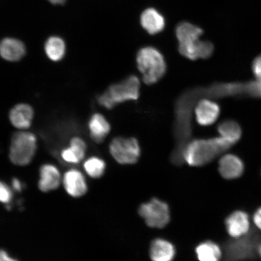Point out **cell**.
Wrapping results in <instances>:
<instances>
[{"label": "cell", "mask_w": 261, "mask_h": 261, "mask_svg": "<svg viewBox=\"0 0 261 261\" xmlns=\"http://www.w3.org/2000/svg\"><path fill=\"white\" fill-rule=\"evenodd\" d=\"M233 145L221 137L195 139L188 142L182 151L184 162L191 166H203L226 152Z\"/></svg>", "instance_id": "1"}, {"label": "cell", "mask_w": 261, "mask_h": 261, "mask_svg": "<svg viewBox=\"0 0 261 261\" xmlns=\"http://www.w3.org/2000/svg\"><path fill=\"white\" fill-rule=\"evenodd\" d=\"M45 54L50 60L60 61L63 59L66 50L64 41L57 36H53L47 39L44 45Z\"/></svg>", "instance_id": "22"}, {"label": "cell", "mask_w": 261, "mask_h": 261, "mask_svg": "<svg viewBox=\"0 0 261 261\" xmlns=\"http://www.w3.org/2000/svg\"><path fill=\"white\" fill-rule=\"evenodd\" d=\"M61 156L65 162L68 163L77 164V163L80 162L79 159L77 158V156L74 154L70 147L65 148L62 151Z\"/></svg>", "instance_id": "26"}, {"label": "cell", "mask_w": 261, "mask_h": 261, "mask_svg": "<svg viewBox=\"0 0 261 261\" xmlns=\"http://www.w3.org/2000/svg\"><path fill=\"white\" fill-rule=\"evenodd\" d=\"M140 82L138 77L130 75L119 83L114 84L97 98L98 103L112 110L117 104L138 99Z\"/></svg>", "instance_id": "2"}, {"label": "cell", "mask_w": 261, "mask_h": 261, "mask_svg": "<svg viewBox=\"0 0 261 261\" xmlns=\"http://www.w3.org/2000/svg\"><path fill=\"white\" fill-rule=\"evenodd\" d=\"M253 221L256 226L261 230V207L258 208L254 213L253 216Z\"/></svg>", "instance_id": "28"}, {"label": "cell", "mask_w": 261, "mask_h": 261, "mask_svg": "<svg viewBox=\"0 0 261 261\" xmlns=\"http://www.w3.org/2000/svg\"><path fill=\"white\" fill-rule=\"evenodd\" d=\"M136 62L143 83L149 86L158 83L166 73L167 67L164 57L154 47L140 49L137 54Z\"/></svg>", "instance_id": "3"}, {"label": "cell", "mask_w": 261, "mask_h": 261, "mask_svg": "<svg viewBox=\"0 0 261 261\" xmlns=\"http://www.w3.org/2000/svg\"><path fill=\"white\" fill-rule=\"evenodd\" d=\"M51 4L55 5H63L67 0H48Z\"/></svg>", "instance_id": "31"}, {"label": "cell", "mask_w": 261, "mask_h": 261, "mask_svg": "<svg viewBox=\"0 0 261 261\" xmlns=\"http://www.w3.org/2000/svg\"><path fill=\"white\" fill-rule=\"evenodd\" d=\"M175 254L174 246L161 238L153 241L150 247V257L152 261H172Z\"/></svg>", "instance_id": "18"}, {"label": "cell", "mask_w": 261, "mask_h": 261, "mask_svg": "<svg viewBox=\"0 0 261 261\" xmlns=\"http://www.w3.org/2000/svg\"><path fill=\"white\" fill-rule=\"evenodd\" d=\"M63 184L65 191L71 197L78 198L86 194L87 185L84 176L76 169H71L64 174Z\"/></svg>", "instance_id": "11"}, {"label": "cell", "mask_w": 261, "mask_h": 261, "mask_svg": "<svg viewBox=\"0 0 261 261\" xmlns=\"http://www.w3.org/2000/svg\"><path fill=\"white\" fill-rule=\"evenodd\" d=\"M61 174L56 166L50 164L42 166L38 187L42 192L55 190L61 184Z\"/></svg>", "instance_id": "15"}, {"label": "cell", "mask_w": 261, "mask_h": 261, "mask_svg": "<svg viewBox=\"0 0 261 261\" xmlns=\"http://www.w3.org/2000/svg\"><path fill=\"white\" fill-rule=\"evenodd\" d=\"M236 239V241H230L226 245L225 253L228 261H236L253 256L254 251L257 250L259 246L257 244L256 237L250 236Z\"/></svg>", "instance_id": "7"}, {"label": "cell", "mask_w": 261, "mask_h": 261, "mask_svg": "<svg viewBox=\"0 0 261 261\" xmlns=\"http://www.w3.org/2000/svg\"><path fill=\"white\" fill-rule=\"evenodd\" d=\"M25 45L18 39L6 38L0 41V56L6 61H18L25 56Z\"/></svg>", "instance_id": "14"}, {"label": "cell", "mask_w": 261, "mask_h": 261, "mask_svg": "<svg viewBox=\"0 0 261 261\" xmlns=\"http://www.w3.org/2000/svg\"><path fill=\"white\" fill-rule=\"evenodd\" d=\"M13 189L16 192H21L22 190V184L20 181L17 178H14L12 180Z\"/></svg>", "instance_id": "29"}, {"label": "cell", "mask_w": 261, "mask_h": 261, "mask_svg": "<svg viewBox=\"0 0 261 261\" xmlns=\"http://www.w3.org/2000/svg\"><path fill=\"white\" fill-rule=\"evenodd\" d=\"M37 139L32 133L21 130L12 136L10 146L9 158L15 165H28L34 159L37 151Z\"/></svg>", "instance_id": "4"}, {"label": "cell", "mask_w": 261, "mask_h": 261, "mask_svg": "<svg viewBox=\"0 0 261 261\" xmlns=\"http://www.w3.org/2000/svg\"><path fill=\"white\" fill-rule=\"evenodd\" d=\"M220 112L217 103L207 99H201L195 108L196 120L201 126H210L217 121Z\"/></svg>", "instance_id": "8"}, {"label": "cell", "mask_w": 261, "mask_h": 261, "mask_svg": "<svg viewBox=\"0 0 261 261\" xmlns=\"http://www.w3.org/2000/svg\"><path fill=\"white\" fill-rule=\"evenodd\" d=\"M70 148L81 162L86 155L87 146L84 140L78 137H74L70 140Z\"/></svg>", "instance_id": "24"}, {"label": "cell", "mask_w": 261, "mask_h": 261, "mask_svg": "<svg viewBox=\"0 0 261 261\" xmlns=\"http://www.w3.org/2000/svg\"><path fill=\"white\" fill-rule=\"evenodd\" d=\"M12 198V192L7 185L0 181V202L9 203Z\"/></svg>", "instance_id": "25"}, {"label": "cell", "mask_w": 261, "mask_h": 261, "mask_svg": "<svg viewBox=\"0 0 261 261\" xmlns=\"http://www.w3.org/2000/svg\"><path fill=\"white\" fill-rule=\"evenodd\" d=\"M109 149L113 158L120 164H135L140 158V147L136 138L117 137L111 142Z\"/></svg>", "instance_id": "5"}, {"label": "cell", "mask_w": 261, "mask_h": 261, "mask_svg": "<svg viewBox=\"0 0 261 261\" xmlns=\"http://www.w3.org/2000/svg\"><path fill=\"white\" fill-rule=\"evenodd\" d=\"M230 236L239 238L246 236L250 230L249 217L246 212L237 211L228 216L225 222Z\"/></svg>", "instance_id": "10"}, {"label": "cell", "mask_w": 261, "mask_h": 261, "mask_svg": "<svg viewBox=\"0 0 261 261\" xmlns=\"http://www.w3.org/2000/svg\"><path fill=\"white\" fill-rule=\"evenodd\" d=\"M140 23L149 34L155 35L164 29L165 19L156 9L149 8L143 11L140 16Z\"/></svg>", "instance_id": "16"}, {"label": "cell", "mask_w": 261, "mask_h": 261, "mask_svg": "<svg viewBox=\"0 0 261 261\" xmlns=\"http://www.w3.org/2000/svg\"><path fill=\"white\" fill-rule=\"evenodd\" d=\"M203 33L201 28L188 22L179 24L175 31L178 44H187L197 41L200 39Z\"/></svg>", "instance_id": "20"}, {"label": "cell", "mask_w": 261, "mask_h": 261, "mask_svg": "<svg viewBox=\"0 0 261 261\" xmlns=\"http://www.w3.org/2000/svg\"><path fill=\"white\" fill-rule=\"evenodd\" d=\"M218 170L222 177L225 179H236L240 177L243 174L244 163L237 155L226 154L220 160Z\"/></svg>", "instance_id": "12"}, {"label": "cell", "mask_w": 261, "mask_h": 261, "mask_svg": "<svg viewBox=\"0 0 261 261\" xmlns=\"http://www.w3.org/2000/svg\"><path fill=\"white\" fill-rule=\"evenodd\" d=\"M252 67L256 81L261 83V54L253 61Z\"/></svg>", "instance_id": "27"}, {"label": "cell", "mask_w": 261, "mask_h": 261, "mask_svg": "<svg viewBox=\"0 0 261 261\" xmlns=\"http://www.w3.org/2000/svg\"><path fill=\"white\" fill-rule=\"evenodd\" d=\"M0 261H18L12 258L4 250H0Z\"/></svg>", "instance_id": "30"}, {"label": "cell", "mask_w": 261, "mask_h": 261, "mask_svg": "<svg viewBox=\"0 0 261 261\" xmlns=\"http://www.w3.org/2000/svg\"><path fill=\"white\" fill-rule=\"evenodd\" d=\"M85 171L90 177L98 178L102 177L106 168L105 162L97 156H92L84 164Z\"/></svg>", "instance_id": "23"}, {"label": "cell", "mask_w": 261, "mask_h": 261, "mask_svg": "<svg viewBox=\"0 0 261 261\" xmlns=\"http://www.w3.org/2000/svg\"><path fill=\"white\" fill-rule=\"evenodd\" d=\"M34 111L27 103H19L12 108L9 113V120L16 128L24 130L31 126Z\"/></svg>", "instance_id": "13"}, {"label": "cell", "mask_w": 261, "mask_h": 261, "mask_svg": "<svg viewBox=\"0 0 261 261\" xmlns=\"http://www.w3.org/2000/svg\"><path fill=\"white\" fill-rule=\"evenodd\" d=\"M139 213L150 227L163 228L170 221L168 205L158 198L140 205Z\"/></svg>", "instance_id": "6"}, {"label": "cell", "mask_w": 261, "mask_h": 261, "mask_svg": "<svg viewBox=\"0 0 261 261\" xmlns=\"http://www.w3.org/2000/svg\"><path fill=\"white\" fill-rule=\"evenodd\" d=\"M90 137L94 142L100 143L104 141L111 130L109 121L102 114H94L89 120Z\"/></svg>", "instance_id": "17"}, {"label": "cell", "mask_w": 261, "mask_h": 261, "mask_svg": "<svg viewBox=\"0 0 261 261\" xmlns=\"http://www.w3.org/2000/svg\"><path fill=\"white\" fill-rule=\"evenodd\" d=\"M257 253L259 254L261 257V243L259 244L258 247H257Z\"/></svg>", "instance_id": "32"}, {"label": "cell", "mask_w": 261, "mask_h": 261, "mask_svg": "<svg viewBox=\"0 0 261 261\" xmlns=\"http://www.w3.org/2000/svg\"><path fill=\"white\" fill-rule=\"evenodd\" d=\"M195 253L200 261H220L222 257L220 247L210 241L199 244Z\"/></svg>", "instance_id": "21"}, {"label": "cell", "mask_w": 261, "mask_h": 261, "mask_svg": "<svg viewBox=\"0 0 261 261\" xmlns=\"http://www.w3.org/2000/svg\"><path fill=\"white\" fill-rule=\"evenodd\" d=\"M218 132L221 138L229 142L232 145H236L240 141L242 137V128L236 120L232 119L225 120L218 126Z\"/></svg>", "instance_id": "19"}, {"label": "cell", "mask_w": 261, "mask_h": 261, "mask_svg": "<svg viewBox=\"0 0 261 261\" xmlns=\"http://www.w3.org/2000/svg\"><path fill=\"white\" fill-rule=\"evenodd\" d=\"M214 50L213 44L208 41L198 40L188 44H178L179 53L192 61L210 58Z\"/></svg>", "instance_id": "9"}]
</instances>
